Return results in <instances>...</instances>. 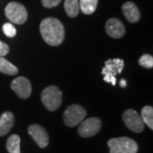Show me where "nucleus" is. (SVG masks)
<instances>
[{
  "label": "nucleus",
  "mask_w": 153,
  "mask_h": 153,
  "mask_svg": "<svg viewBox=\"0 0 153 153\" xmlns=\"http://www.w3.org/2000/svg\"><path fill=\"white\" fill-rule=\"evenodd\" d=\"M40 33L47 43L51 46L61 44L65 38V28L61 22L54 17H48L40 23Z\"/></svg>",
  "instance_id": "obj_1"
},
{
  "label": "nucleus",
  "mask_w": 153,
  "mask_h": 153,
  "mask_svg": "<svg viewBox=\"0 0 153 153\" xmlns=\"http://www.w3.org/2000/svg\"><path fill=\"white\" fill-rule=\"evenodd\" d=\"M107 145L110 153H137L139 149L138 144L128 137L112 138L108 140Z\"/></svg>",
  "instance_id": "obj_2"
},
{
  "label": "nucleus",
  "mask_w": 153,
  "mask_h": 153,
  "mask_svg": "<svg viewBox=\"0 0 153 153\" xmlns=\"http://www.w3.org/2000/svg\"><path fill=\"white\" fill-rule=\"evenodd\" d=\"M41 100L45 107L50 111H56L62 102V93L55 85L44 88L41 94Z\"/></svg>",
  "instance_id": "obj_3"
},
{
  "label": "nucleus",
  "mask_w": 153,
  "mask_h": 153,
  "mask_svg": "<svg viewBox=\"0 0 153 153\" xmlns=\"http://www.w3.org/2000/svg\"><path fill=\"white\" fill-rule=\"evenodd\" d=\"M124 67V61L121 59H109L105 62L101 74L104 76V81L111 82L113 86L116 84V76L120 74Z\"/></svg>",
  "instance_id": "obj_4"
},
{
  "label": "nucleus",
  "mask_w": 153,
  "mask_h": 153,
  "mask_svg": "<svg viewBox=\"0 0 153 153\" xmlns=\"http://www.w3.org/2000/svg\"><path fill=\"white\" fill-rule=\"evenodd\" d=\"M5 16L11 22L22 25L27 20V10L22 4L10 2L5 7Z\"/></svg>",
  "instance_id": "obj_5"
},
{
  "label": "nucleus",
  "mask_w": 153,
  "mask_h": 153,
  "mask_svg": "<svg viewBox=\"0 0 153 153\" xmlns=\"http://www.w3.org/2000/svg\"><path fill=\"white\" fill-rule=\"evenodd\" d=\"M87 112L85 109L79 105H71L65 111L63 119L68 127H75L80 124L85 118Z\"/></svg>",
  "instance_id": "obj_6"
},
{
  "label": "nucleus",
  "mask_w": 153,
  "mask_h": 153,
  "mask_svg": "<svg viewBox=\"0 0 153 153\" xmlns=\"http://www.w3.org/2000/svg\"><path fill=\"white\" fill-rule=\"evenodd\" d=\"M123 120L125 125L134 133H141L144 130V123L140 115L136 111L128 109L123 115Z\"/></svg>",
  "instance_id": "obj_7"
},
{
  "label": "nucleus",
  "mask_w": 153,
  "mask_h": 153,
  "mask_svg": "<svg viewBox=\"0 0 153 153\" xmlns=\"http://www.w3.org/2000/svg\"><path fill=\"white\" fill-rule=\"evenodd\" d=\"M101 128V121L99 117H90L82 121L78 128V134L83 138H88L98 134Z\"/></svg>",
  "instance_id": "obj_8"
},
{
  "label": "nucleus",
  "mask_w": 153,
  "mask_h": 153,
  "mask_svg": "<svg viewBox=\"0 0 153 153\" xmlns=\"http://www.w3.org/2000/svg\"><path fill=\"white\" fill-rule=\"evenodd\" d=\"M11 88L21 99H27L32 94L31 82L25 76L15 78L11 82Z\"/></svg>",
  "instance_id": "obj_9"
},
{
  "label": "nucleus",
  "mask_w": 153,
  "mask_h": 153,
  "mask_svg": "<svg viewBox=\"0 0 153 153\" xmlns=\"http://www.w3.org/2000/svg\"><path fill=\"white\" fill-rule=\"evenodd\" d=\"M28 133L40 148H45L49 145V134L42 126L38 124L29 126Z\"/></svg>",
  "instance_id": "obj_10"
},
{
  "label": "nucleus",
  "mask_w": 153,
  "mask_h": 153,
  "mask_svg": "<svg viewBox=\"0 0 153 153\" xmlns=\"http://www.w3.org/2000/svg\"><path fill=\"white\" fill-rule=\"evenodd\" d=\"M105 31L111 38H121L125 33V27L120 20L111 18L105 23Z\"/></svg>",
  "instance_id": "obj_11"
},
{
  "label": "nucleus",
  "mask_w": 153,
  "mask_h": 153,
  "mask_svg": "<svg viewBox=\"0 0 153 153\" xmlns=\"http://www.w3.org/2000/svg\"><path fill=\"white\" fill-rule=\"evenodd\" d=\"M122 10L126 19L131 23H136L140 19V12L133 2H126L122 6Z\"/></svg>",
  "instance_id": "obj_12"
},
{
  "label": "nucleus",
  "mask_w": 153,
  "mask_h": 153,
  "mask_svg": "<svg viewBox=\"0 0 153 153\" xmlns=\"http://www.w3.org/2000/svg\"><path fill=\"white\" fill-rule=\"evenodd\" d=\"M15 123L14 115L10 111H4L0 116V136H4L10 131Z\"/></svg>",
  "instance_id": "obj_13"
},
{
  "label": "nucleus",
  "mask_w": 153,
  "mask_h": 153,
  "mask_svg": "<svg viewBox=\"0 0 153 153\" xmlns=\"http://www.w3.org/2000/svg\"><path fill=\"white\" fill-rule=\"evenodd\" d=\"M64 8L66 15L69 17L74 18L78 15L80 10L79 2L78 0H65Z\"/></svg>",
  "instance_id": "obj_14"
},
{
  "label": "nucleus",
  "mask_w": 153,
  "mask_h": 153,
  "mask_svg": "<svg viewBox=\"0 0 153 153\" xmlns=\"http://www.w3.org/2000/svg\"><path fill=\"white\" fill-rule=\"evenodd\" d=\"M21 138L17 134H12L6 142L7 151L10 153H21Z\"/></svg>",
  "instance_id": "obj_15"
},
{
  "label": "nucleus",
  "mask_w": 153,
  "mask_h": 153,
  "mask_svg": "<svg viewBox=\"0 0 153 153\" xmlns=\"http://www.w3.org/2000/svg\"><path fill=\"white\" fill-rule=\"evenodd\" d=\"M0 72L7 75H16L18 73V68L7 60L4 57H0Z\"/></svg>",
  "instance_id": "obj_16"
},
{
  "label": "nucleus",
  "mask_w": 153,
  "mask_h": 153,
  "mask_svg": "<svg viewBox=\"0 0 153 153\" xmlns=\"http://www.w3.org/2000/svg\"><path fill=\"white\" fill-rule=\"evenodd\" d=\"M98 4V0H80L79 7L85 15H91L95 11Z\"/></svg>",
  "instance_id": "obj_17"
},
{
  "label": "nucleus",
  "mask_w": 153,
  "mask_h": 153,
  "mask_svg": "<svg viewBox=\"0 0 153 153\" xmlns=\"http://www.w3.org/2000/svg\"><path fill=\"white\" fill-rule=\"evenodd\" d=\"M143 123L151 128L153 129V108L150 105H146L143 107L141 110V115Z\"/></svg>",
  "instance_id": "obj_18"
},
{
  "label": "nucleus",
  "mask_w": 153,
  "mask_h": 153,
  "mask_svg": "<svg viewBox=\"0 0 153 153\" xmlns=\"http://www.w3.org/2000/svg\"><path fill=\"white\" fill-rule=\"evenodd\" d=\"M140 65L145 68H152L153 67V57L151 55H143L139 60Z\"/></svg>",
  "instance_id": "obj_19"
},
{
  "label": "nucleus",
  "mask_w": 153,
  "mask_h": 153,
  "mask_svg": "<svg viewBox=\"0 0 153 153\" xmlns=\"http://www.w3.org/2000/svg\"><path fill=\"white\" fill-rule=\"evenodd\" d=\"M3 32L9 38H14L16 34V29L11 23H5L3 26Z\"/></svg>",
  "instance_id": "obj_20"
},
{
  "label": "nucleus",
  "mask_w": 153,
  "mask_h": 153,
  "mask_svg": "<svg viewBox=\"0 0 153 153\" xmlns=\"http://www.w3.org/2000/svg\"><path fill=\"white\" fill-rule=\"evenodd\" d=\"M61 0H42V4L45 8H54L59 5Z\"/></svg>",
  "instance_id": "obj_21"
},
{
  "label": "nucleus",
  "mask_w": 153,
  "mask_h": 153,
  "mask_svg": "<svg viewBox=\"0 0 153 153\" xmlns=\"http://www.w3.org/2000/svg\"><path fill=\"white\" fill-rule=\"evenodd\" d=\"M9 51H10L9 46L5 43L0 41V57H4L6 55H8Z\"/></svg>",
  "instance_id": "obj_22"
},
{
  "label": "nucleus",
  "mask_w": 153,
  "mask_h": 153,
  "mask_svg": "<svg viewBox=\"0 0 153 153\" xmlns=\"http://www.w3.org/2000/svg\"><path fill=\"white\" fill-rule=\"evenodd\" d=\"M120 84H121V87H125V86H126V82L124 81V80H123V81H121Z\"/></svg>",
  "instance_id": "obj_23"
}]
</instances>
